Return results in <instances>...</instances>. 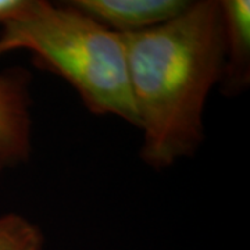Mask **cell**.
<instances>
[{
	"label": "cell",
	"instance_id": "277c9868",
	"mask_svg": "<svg viewBox=\"0 0 250 250\" xmlns=\"http://www.w3.org/2000/svg\"><path fill=\"white\" fill-rule=\"evenodd\" d=\"M74 9L95 20L110 31L138 34L178 17L189 7L188 0H71Z\"/></svg>",
	"mask_w": 250,
	"mask_h": 250
},
{
	"label": "cell",
	"instance_id": "6da1fadb",
	"mask_svg": "<svg viewBox=\"0 0 250 250\" xmlns=\"http://www.w3.org/2000/svg\"><path fill=\"white\" fill-rule=\"evenodd\" d=\"M121 38L141 159L167 168L193 156L205 139L206 100L223 71L220 0L192 1L168 22Z\"/></svg>",
	"mask_w": 250,
	"mask_h": 250
},
{
	"label": "cell",
	"instance_id": "7a4b0ae2",
	"mask_svg": "<svg viewBox=\"0 0 250 250\" xmlns=\"http://www.w3.org/2000/svg\"><path fill=\"white\" fill-rule=\"evenodd\" d=\"M18 49L67 81L90 113L116 116L138 128L120 34L67 3L31 0L0 29V56Z\"/></svg>",
	"mask_w": 250,
	"mask_h": 250
},
{
	"label": "cell",
	"instance_id": "52a82bcc",
	"mask_svg": "<svg viewBox=\"0 0 250 250\" xmlns=\"http://www.w3.org/2000/svg\"><path fill=\"white\" fill-rule=\"evenodd\" d=\"M31 0H0V28L29 6Z\"/></svg>",
	"mask_w": 250,
	"mask_h": 250
},
{
	"label": "cell",
	"instance_id": "8992f818",
	"mask_svg": "<svg viewBox=\"0 0 250 250\" xmlns=\"http://www.w3.org/2000/svg\"><path fill=\"white\" fill-rule=\"evenodd\" d=\"M45 238L41 228L24 215H0V250H42Z\"/></svg>",
	"mask_w": 250,
	"mask_h": 250
},
{
	"label": "cell",
	"instance_id": "3957f363",
	"mask_svg": "<svg viewBox=\"0 0 250 250\" xmlns=\"http://www.w3.org/2000/svg\"><path fill=\"white\" fill-rule=\"evenodd\" d=\"M29 81L20 68L0 74V171L25 163L32 152Z\"/></svg>",
	"mask_w": 250,
	"mask_h": 250
},
{
	"label": "cell",
	"instance_id": "5b68a950",
	"mask_svg": "<svg viewBox=\"0 0 250 250\" xmlns=\"http://www.w3.org/2000/svg\"><path fill=\"white\" fill-rule=\"evenodd\" d=\"M223 21V71L218 82L227 98L245 93L250 85V1L220 0Z\"/></svg>",
	"mask_w": 250,
	"mask_h": 250
}]
</instances>
